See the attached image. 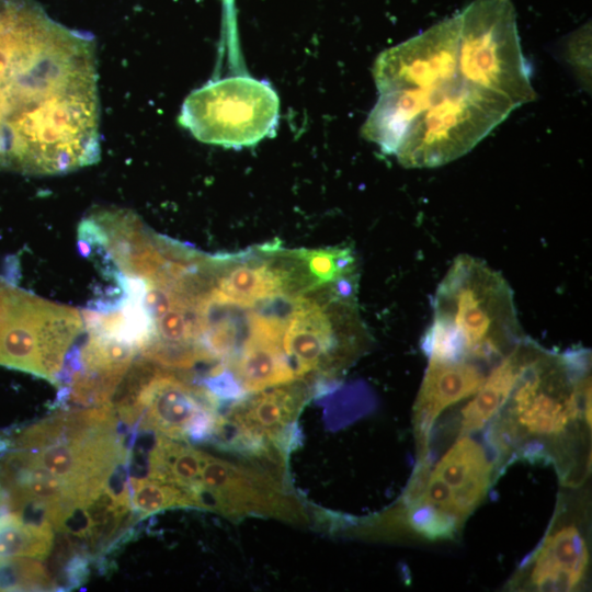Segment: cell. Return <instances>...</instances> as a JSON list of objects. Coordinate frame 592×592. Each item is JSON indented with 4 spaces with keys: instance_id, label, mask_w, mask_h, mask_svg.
Here are the masks:
<instances>
[{
    "instance_id": "6da1fadb",
    "label": "cell",
    "mask_w": 592,
    "mask_h": 592,
    "mask_svg": "<svg viewBox=\"0 0 592 592\" xmlns=\"http://www.w3.org/2000/svg\"><path fill=\"white\" fill-rule=\"evenodd\" d=\"M13 46L0 73V166L66 173L99 160L94 42L13 0Z\"/></svg>"
},
{
    "instance_id": "7a4b0ae2",
    "label": "cell",
    "mask_w": 592,
    "mask_h": 592,
    "mask_svg": "<svg viewBox=\"0 0 592 592\" xmlns=\"http://www.w3.org/2000/svg\"><path fill=\"white\" fill-rule=\"evenodd\" d=\"M493 421L490 441L498 456H555L566 469L576 431L591 429L589 352L539 346Z\"/></svg>"
},
{
    "instance_id": "3957f363",
    "label": "cell",
    "mask_w": 592,
    "mask_h": 592,
    "mask_svg": "<svg viewBox=\"0 0 592 592\" xmlns=\"http://www.w3.org/2000/svg\"><path fill=\"white\" fill-rule=\"evenodd\" d=\"M432 304V323L421 341L428 360L493 366L524 338L509 283L469 254L456 257Z\"/></svg>"
},
{
    "instance_id": "277c9868",
    "label": "cell",
    "mask_w": 592,
    "mask_h": 592,
    "mask_svg": "<svg viewBox=\"0 0 592 592\" xmlns=\"http://www.w3.org/2000/svg\"><path fill=\"white\" fill-rule=\"evenodd\" d=\"M494 474L482 444L462 434L434 465H419L401 506L388 519L426 539L454 538L485 500Z\"/></svg>"
},
{
    "instance_id": "5b68a950",
    "label": "cell",
    "mask_w": 592,
    "mask_h": 592,
    "mask_svg": "<svg viewBox=\"0 0 592 592\" xmlns=\"http://www.w3.org/2000/svg\"><path fill=\"white\" fill-rule=\"evenodd\" d=\"M355 283L343 281L297 298L282 335V348L297 379L337 377L367 348Z\"/></svg>"
},
{
    "instance_id": "8992f818",
    "label": "cell",
    "mask_w": 592,
    "mask_h": 592,
    "mask_svg": "<svg viewBox=\"0 0 592 592\" xmlns=\"http://www.w3.org/2000/svg\"><path fill=\"white\" fill-rule=\"evenodd\" d=\"M111 405L128 426L178 441L218 436L224 425L219 401L203 385L144 358L133 362Z\"/></svg>"
},
{
    "instance_id": "52a82bcc",
    "label": "cell",
    "mask_w": 592,
    "mask_h": 592,
    "mask_svg": "<svg viewBox=\"0 0 592 592\" xmlns=\"http://www.w3.org/2000/svg\"><path fill=\"white\" fill-rule=\"evenodd\" d=\"M83 331L76 309L0 281V365L56 384Z\"/></svg>"
},
{
    "instance_id": "ba28073f",
    "label": "cell",
    "mask_w": 592,
    "mask_h": 592,
    "mask_svg": "<svg viewBox=\"0 0 592 592\" xmlns=\"http://www.w3.org/2000/svg\"><path fill=\"white\" fill-rule=\"evenodd\" d=\"M455 16L458 62L466 77L516 107L533 101L536 94L511 0H474Z\"/></svg>"
},
{
    "instance_id": "9c48e42d",
    "label": "cell",
    "mask_w": 592,
    "mask_h": 592,
    "mask_svg": "<svg viewBox=\"0 0 592 592\" xmlns=\"http://www.w3.org/2000/svg\"><path fill=\"white\" fill-rule=\"evenodd\" d=\"M278 109V96L269 83L238 76L190 93L179 123L202 143L242 148L274 133Z\"/></svg>"
},
{
    "instance_id": "30bf717a",
    "label": "cell",
    "mask_w": 592,
    "mask_h": 592,
    "mask_svg": "<svg viewBox=\"0 0 592 592\" xmlns=\"http://www.w3.org/2000/svg\"><path fill=\"white\" fill-rule=\"evenodd\" d=\"M278 467L207 455L200 492L208 510L237 521L248 516L309 523L305 504L288 487Z\"/></svg>"
},
{
    "instance_id": "8fae6325",
    "label": "cell",
    "mask_w": 592,
    "mask_h": 592,
    "mask_svg": "<svg viewBox=\"0 0 592 592\" xmlns=\"http://www.w3.org/2000/svg\"><path fill=\"white\" fill-rule=\"evenodd\" d=\"M310 380L296 379L235 401L223 415L224 426L253 460L284 466L296 421L311 396ZM220 433V434H221Z\"/></svg>"
},
{
    "instance_id": "7c38bea8",
    "label": "cell",
    "mask_w": 592,
    "mask_h": 592,
    "mask_svg": "<svg viewBox=\"0 0 592 592\" xmlns=\"http://www.w3.org/2000/svg\"><path fill=\"white\" fill-rule=\"evenodd\" d=\"M562 505L535 551L524 561L513 588L530 591H579L590 570V545L582 515Z\"/></svg>"
},
{
    "instance_id": "4fadbf2b",
    "label": "cell",
    "mask_w": 592,
    "mask_h": 592,
    "mask_svg": "<svg viewBox=\"0 0 592 592\" xmlns=\"http://www.w3.org/2000/svg\"><path fill=\"white\" fill-rule=\"evenodd\" d=\"M428 361L413 406L420 463L426 458L430 433L441 413L475 395L492 367L471 360Z\"/></svg>"
},
{
    "instance_id": "5bb4252c",
    "label": "cell",
    "mask_w": 592,
    "mask_h": 592,
    "mask_svg": "<svg viewBox=\"0 0 592 592\" xmlns=\"http://www.w3.org/2000/svg\"><path fill=\"white\" fill-rule=\"evenodd\" d=\"M224 365L247 394L297 379L282 348V332L259 318L249 321V332L240 350Z\"/></svg>"
},
{
    "instance_id": "9a60e30c",
    "label": "cell",
    "mask_w": 592,
    "mask_h": 592,
    "mask_svg": "<svg viewBox=\"0 0 592 592\" xmlns=\"http://www.w3.org/2000/svg\"><path fill=\"white\" fill-rule=\"evenodd\" d=\"M538 348L524 337L490 368L480 388L460 411L459 435L477 432L493 421Z\"/></svg>"
},
{
    "instance_id": "2e32d148",
    "label": "cell",
    "mask_w": 592,
    "mask_h": 592,
    "mask_svg": "<svg viewBox=\"0 0 592 592\" xmlns=\"http://www.w3.org/2000/svg\"><path fill=\"white\" fill-rule=\"evenodd\" d=\"M207 455L184 441L157 434L148 455V478L201 494V475Z\"/></svg>"
},
{
    "instance_id": "e0dca14e",
    "label": "cell",
    "mask_w": 592,
    "mask_h": 592,
    "mask_svg": "<svg viewBox=\"0 0 592 592\" xmlns=\"http://www.w3.org/2000/svg\"><path fill=\"white\" fill-rule=\"evenodd\" d=\"M54 543L48 523L27 522L0 504V557L45 559Z\"/></svg>"
},
{
    "instance_id": "ac0fdd59",
    "label": "cell",
    "mask_w": 592,
    "mask_h": 592,
    "mask_svg": "<svg viewBox=\"0 0 592 592\" xmlns=\"http://www.w3.org/2000/svg\"><path fill=\"white\" fill-rule=\"evenodd\" d=\"M128 490L133 510L143 517L174 508L208 510L201 494L151 478L130 477Z\"/></svg>"
},
{
    "instance_id": "d6986e66",
    "label": "cell",
    "mask_w": 592,
    "mask_h": 592,
    "mask_svg": "<svg viewBox=\"0 0 592 592\" xmlns=\"http://www.w3.org/2000/svg\"><path fill=\"white\" fill-rule=\"evenodd\" d=\"M300 253L318 287L357 277V261L349 247L300 249Z\"/></svg>"
},
{
    "instance_id": "ffe728a7",
    "label": "cell",
    "mask_w": 592,
    "mask_h": 592,
    "mask_svg": "<svg viewBox=\"0 0 592 592\" xmlns=\"http://www.w3.org/2000/svg\"><path fill=\"white\" fill-rule=\"evenodd\" d=\"M56 584L36 558L0 557V591H47Z\"/></svg>"
}]
</instances>
